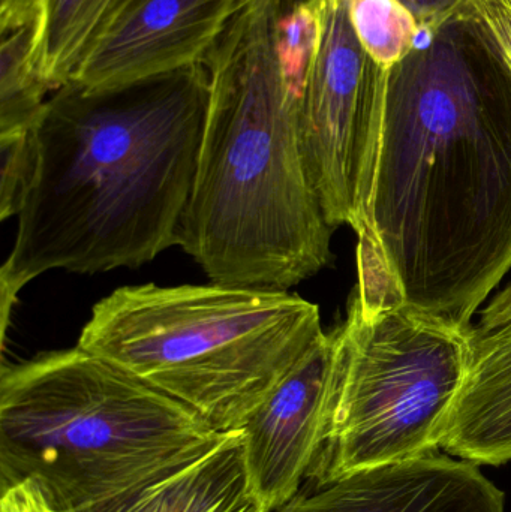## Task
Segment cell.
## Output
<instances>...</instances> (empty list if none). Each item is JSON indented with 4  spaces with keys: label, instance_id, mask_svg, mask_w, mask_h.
Instances as JSON below:
<instances>
[{
    "label": "cell",
    "instance_id": "obj_1",
    "mask_svg": "<svg viewBox=\"0 0 511 512\" xmlns=\"http://www.w3.org/2000/svg\"><path fill=\"white\" fill-rule=\"evenodd\" d=\"M354 297L471 328L511 270V80L434 42L392 68Z\"/></svg>",
    "mask_w": 511,
    "mask_h": 512
},
{
    "label": "cell",
    "instance_id": "obj_2",
    "mask_svg": "<svg viewBox=\"0 0 511 512\" xmlns=\"http://www.w3.org/2000/svg\"><path fill=\"white\" fill-rule=\"evenodd\" d=\"M209 93L204 65L54 90L33 128L35 171L0 270L3 343L18 292L41 274L138 268L179 245Z\"/></svg>",
    "mask_w": 511,
    "mask_h": 512
},
{
    "label": "cell",
    "instance_id": "obj_3",
    "mask_svg": "<svg viewBox=\"0 0 511 512\" xmlns=\"http://www.w3.org/2000/svg\"><path fill=\"white\" fill-rule=\"evenodd\" d=\"M284 2L251 0L203 62L209 107L177 246L221 285L288 291L332 259L276 51Z\"/></svg>",
    "mask_w": 511,
    "mask_h": 512
},
{
    "label": "cell",
    "instance_id": "obj_4",
    "mask_svg": "<svg viewBox=\"0 0 511 512\" xmlns=\"http://www.w3.org/2000/svg\"><path fill=\"white\" fill-rule=\"evenodd\" d=\"M225 433L78 345L0 370L2 487L33 478L63 512H98Z\"/></svg>",
    "mask_w": 511,
    "mask_h": 512
},
{
    "label": "cell",
    "instance_id": "obj_5",
    "mask_svg": "<svg viewBox=\"0 0 511 512\" xmlns=\"http://www.w3.org/2000/svg\"><path fill=\"white\" fill-rule=\"evenodd\" d=\"M323 334L317 304L288 291L146 283L98 301L77 345L231 432Z\"/></svg>",
    "mask_w": 511,
    "mask_h": 512
},
{
    "label": "cell",
    "instance_id": "obj_6",
    "mask_svg": "<svg viewBox=\"0 0 511 512\" xmlns=\"http://www.w3.org/2000/svg\"><path fill=\"white\" fill-rule=\"evenodd\" d=\"M323 444L306 480L440 453V429L461 388L471 331L408 307L368 309L354 295L335 328ZM305 480V481H306Z\"/></svg>",
    "mask_w": 511,
    "mask_h": 512
},
{
    "label": "cell",
    "instance_id": "obj_7",
    "mask_svg": "<svg viewBox=\"0 0 511 512\" xmlns=\"http://www.w3.org/2000/svg\"><path fill=\"white\" fill-rule=\"evenodd\" d=\"M320 36L299 99L303 156L330 227L356 228L368 197L392 69L360 44L350 0H318Z\"/></svg>",
    "mask_w": 511,
    "mask_h": 512
},
{
    "label": "cell",
    "instance_id": "obj_8",
    "mask_svg": "<svg viewBox=\"0 0 511 512\" xmlns=\"http://www.w3.org/2000/svg\"><path fill=\"white\" fill-rule=\"evenodd\" d=\"M249 2L120 0L72 81L89 89H110L203 65Z\"/></svg>",
    "mask_w": 511,
    "mask_h": 512
},
{
    "label": "cell",
    "instance_id": "obj_9",
    "mask_svg": "<svg viewBox=\"0 0 511 512\" xmlns=\"http://www.w3.org/2000/svg\"><path fill=\"white\" fill-rule=\"evenodd\" d=\"M335 331L324 333L251 412L243 432L249 487L266 512L294 498L323 444L335 372Z\"/></svg>",
    "mask_w": 511,
    "mask_h": 512
},
{
    "label": "cell",
    "instance_id": "obj_10",
    "mask_svg": "<svg viewBox=\"0 0 511 512\" xmlns=\"http://www.w3.org/2000/svg\"><path fill=\"white\" fill-rule=\"evenodd\" d=\"M275 512H506V496L476 463L435 453L306 480Z\"/></svg>",
    "mask_w": 511,
    "mask_h": 512
},
{
    "label": "cell",
    "instance_id": "obj_11",
    "mask_svg": "<svg viewBox=\"0 0 511 512\" xmlns=\"http://www.w3.org/2000/svg\"><path fill=\"white\" fill-rule=\"evenodd\" d=\"M444 453L476 465L511 460V322L471 331L461 388L440 429Z\"/></svg>",
    "mask_w": 511,
    "mask_h": 512
},
{
    "label": "cell",
    "instance_id": "obj_12",
    "mask_svg": "<svg viewBox=\"0 0 511 512\" xmlns=\"http://www.w3.org/2000/svg\"><path fill=\"white\" fill-rule=\"evenodd\" d=\"M243 432L147 481L98 512H266L249 487Z\"/></svg>",
    "mask_w": 511,
    "mask_h": 512
},
{
    "label": "cell",
    "instance_id": "obj_13",
    "mask_svg": "<svg viewBox=\"0 0 511 512\" xmlns=\"http://www.w3.org/2000/svg\"><path fill=\"white\" fill-rule=\"evenodd\" d=\"M120 0H39L32 62L53 90L74 78Z\"/></svg>",
    "mask_w": 511,
    "mask_h": 512
},
{
    "label": "cell",
    "instance_id": "obj_14",
    "mask_svg": "<svg viewBox=\"0 0 511 512\" xmlns=\"http://www.w3.org/2000/svg\"><path fill=\"white\" fill-rule=\"evenodd\" d=\"M35 26L2 35L0 45V134L35 128L51 87L32 62Z\"/></svg>",
    "mask_w": 511,
    "mask_h": 512
},
{
    "label": "cell",
    "instance_id": "obj_15",
    "mask_svg": "<svg viewBox=\"0 0 511 512\" xmlns=\"http://www.w3.org/2000/svg\"><path fill=\"white\" fill-rule=\"evenodd\" d=\"M350 15L360 44L383 68H395L419 48L422 32L404 0H350Z\"/></svg>",
    "mask_w": 511,
    "mask_h": 512
},
{
    "label": "cell",
    "instance_id": "obj_16",
    "mask_svg": "<svg viewBox=\"0 0 511 512\" xmlns=\"http://www.w3.org/2000/svg\"><path fill=\"white\" fill-rule=\"evenodd\" d=\"M320 36V3L305 0L284 11L278 24L276 51L282 75L297 96L302 95L309 65Z\"/></svg>",
    "mask_w": 511,
    "mask_h": 512
},
{
    "label": "cell",
    "instance_id": "obj_17",
    "mask_svg": "<svg viewBox=\"0 0 511 512\" xmlns=\"http://www.w3.org/2000/svg\"><path fill=\"white\" fill-rule=\"evenodd\" d=\"M0 221L18 216L35 171L33 129L0 134Z\"/></svg>",
    "mask_w": 511,
    "mask_h": 512
},
{
    "label": "cell",
    "instance_id": "obj_18",
    "mask_svg": "<svg viewBox=\"0 0 511 512\" xmlns=\"http://www.w3.org/2000/svg\"><path fill=\"white\" fill-rule=\"evenodd\" d=\"M468 18L500 57L511 80V0H462Z\"/></svg>",
    "mask_w": 511,
    "mask_h": 512
},
{
    "label": "cell",
    "instance_id": "obj_19",
    "mask_svg": "<svg viewBox=\"0 0 511 512\" xmlns=\"http://www.w3.org/2000/svg\"><path fill=\"white\" fill-rule=\"evenodd\" d=\"M0 512H63L51 504L38 481L27 477L2 487Z\"/></svg>",
    "mask_w": 511,
    "mask_h": 512
},
{
    "label": "cell",
    "instance_id": "obj_20",
    "mask_svg": "<svg viewBox=\"0 0 511 512\" xmlns=\"http://www.w3.org/2000/svg\"><path fill=\"white\" fill-rule=\"evenodd\" d=\"M38 14L39 0H0V33L35 26Z\"/></svg>",
    "mask_w": 511,
    "mask_h": 512
},
{
    "label": "cell",
    "instance_id": "obj_21",
    "mask_svg": "<svg viewBox=\"0 0 511 512\" xmlns=\"http://www.w3.org/2000/svg\"><path fill=\"white\" fill-rule=\"evenodd\" d=\"M511 322V285L491 301L482 312L479 324L473 327L477 331H489Z\"/></svg>",
    "mask_w": 511,
    "mask_h": 512
},
{
    "label": "cell",
    "instance_id": "obj_22",
    "mask_svg": "<svg viewBox=\"0 0 511 512\" xmlns=\"http://www.w3.org/2000/svg\"><path fill=\"white\" fill-rule=\"evenodd\" d=\"M408 2L414 3V5H417L419 6V8H422L423 11L429 9V11L434 12V14L437 15V17L438 12H450L452 11L453 8V6L450 5V0H408Z\"/></svg>",
    "mask_w": 511,
    "mask_h": 512
}]
</instances>
